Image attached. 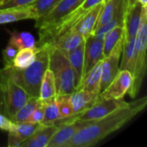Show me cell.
<instances>
[{
  "label": "cell",
  "mask_w": 147,
  "mask_h": 147,
  "mask_svg": "<svg viewBox=\"0 0 147 147\" xmlns=\"http://www.w3.org/2000/svg\"><path fill=\"white\" fill-rule=\"evenodd\" d=\"M143 7H147V0H137Z\"/></svg>",
  "instance_id": "36"
},
{
  "label": "cell",
  "mask_w": 147,
  "mask_h": 147,
  "mask_svg": "<svg viewBox=\"0 0 147 147\" xmlns=\"http://www.w3.org/2000/svg\"><path fill=\"white\" fill-rule=\"evenodd\" d=\"M97 96H98L91 94L83 89L76 90L74 92L70 94L69 100L71 105L73 116L89 108L96 100Z\"/></svg>",
  "instance_id": "18"
},
{
  "label": "cell",
  "mask_w": 147,
  "mask_h": 147,
  "mask_svg": "<svg viewBox=\"0 0 147 147\" xmlns=\"http://www.w3.org/2000/svg\"><path fill=\"white\" fill-rule=\"evenodd\" d=\"M61 0H35L28 8L34 13L36 19H40L47 15Z\"/></svg>",
  "instance_id": "27"
},
{
  "label": "cell",
  "mask_w": 147,
  "mask_h": 147,
  "mask_svg": "<svg viewBox=\"0 0 147 147\" xmlns=\"http://www.w3.org/2000/svg\"><path fill=\"white\" fill-rule=\"evenodd\" d=\"M56 124H58V127L47 147H64L82 127L88 123L79 122L72 117H69L60 119Z\"/></svg>",
  "instance_id": "9"
},
{
  "label": "cell",
  "mask_w": 147,
  "mask_h": 147,
  "mask_svg": "<svg viewBox=\"0 0 147 147\" xmlns=\"http://www.w3.org/2000/svg\"><path fill=\"white\" fill-rule=\"evenodd\" d=\"M84 39L85 38L83 35H81L72 28L66 33L55 39L50 45L55 47L66 54L67 53L78 47L84 40Z\"/></svg>",
  "instance_id": "17"
},
{
  "label": "cell",
  "mask_w": 147,
  "mask_h": 147,
  "mask_svg": "<svg viewBox=\"0 0 147 147\" xmlns=\"http://www.w3.org/2000/svg\"><path fill=\"white\" fill-rule=\"evenodd\" d=\"M27 19H36L34 13L28 6L0 9V24L11 23Z\"/></svg>",
  "instance_id": "19"
},
{
  "label": "cell",
  "mask_w": 147,
  "mask_h": 147,
  "mask_svg": "<svg viewBox=\"0 0 147 147\" xmlns=\"http://www.w3.org/2000/svg\"><path fill=\"white\" fill-rule=\"evenodd\" d=\"M57 127L58 124H40L36 131L21 144L20 147H47Z\"/></svg>",
  "instance_id": "14"
},
{
  "label": "cell",
  "mask_w": 147,
  "mask_h": 147,
  "mask_svg": "<svg viewBox=\"0 0 147 147\" xmlns=\"http://www.w3.org/2000/svg\"><path fill=\"white\" fill-rule=\"evenodd\" d=\"M135 38L122 41V51L120 61V70H127L132 74L134 71L135 62Z\"/></svg>",
  "instance_id": "21"
},
{
  "label": "cell",
  "mask_w": 147,
  "mask_h": 147,
  "mask_svg": "<svg viewBox=\"0 0 147 147\" xmlns=\"http://www.w3.org/2000/svg\"><path fill=\"white\" fill-rule=\"evenodd\" d=\"M123 3L124 0H104L103 5L98 16L97 22L96 24L95 30L110 22L116 14L118 9L123 4Z\"/></svg>",
  "instance_id": "22"
},
{
  "label": "cell",
  "mask_w": 147,
  "mask_h": 147,
  "mask_svg": "<svg viewBox=\"0 0 147 147\" xmlns=\"http://www.w3.org/2000/svg\"><path fill=\"white\" fill-rule=\"evenodd\" d=\"M40 124L33 123H14L13 127L8 132V146L18 147L28 137H30Z\"/></svg>",
  "instance_id": "13"
},
{
  "label": "cell",
  "mask_w": 147,
  "mask_h": 147,
  "mask_svg": "<svg viewBox=\"0 0 147 147\" xmlns=\"http://www.w3.org/2000/svg\"><path fill=\"white\" fill-rule=\"evenodd\" d=\"M103 43L95 35L90 34L84 39V77L100 60L103 59Z\"/></svg>",
  "instance_id": "11"
},
{
  "label": "cell",
  "mask_w": 147,
  "mask_h": 147,
  "mask_svg": "<svg viewBox=\"0 0 147 147\" xmlns=\"http://www.w3.org/2000/svg\"><path fill=\"white\" fill-rule=\"evenodd\" d=\"M30 96L9 76L5 67L0 69V114L10 121Z\"/></svg>",
  "instance_id": "3"
},
{
  "label": "cell",
  "mask_w": 147,
  "mask_h": 147,
  "mask_svg": "<svg viewBox=\"0 0 147 147\" xmlns=\"http://www.w3.org/2000/svg\"><path fill=\"white\" fill-rule=\"evenodd\" d=\"M136 3L137 0H124V15H126Z\"/></svg>",
  "instance_id": "35"
},
{
  "label": "cell",
  "mask_w": 147,
  "mask_h": 147,
  "mask_svg": "<svg viewBox=\"0 0 147 147\" xmlns=\"http://www.w3.org/2000/svg\"><path fill=\"white\" fill-rule=\"evenodd\" d=\"M35 40L32 34L28 32H11L9 44L14 46L18 50L35 46Z\"/></svg>",
  "instance_id": "26"
},
{
  "label": "cell",
  "mask_w": 147,
  "mask_h": 147,
  "mask_svg": "<svg viewBox=\"0 0 147 147\" xmlns=\"http://www.w3.org/2000/svg\"><path fill=\"white\" fill-rule=\"evenodd\" d=\"M39 49L40 47L35 45L33 47H27L18 50L13 59V65L19 69L28 67L34 62Z\"/></svg>",
  "instance_id": "24"
},
{
  "label": "cell",
  "mask_w": 147,
  "mask_h": 147,
  "mask_svg": "<svg viewBox=\"0 0 147 147\" xmlns=\"http://www.w3.org/2000/svg\"><path fill=\"white\" fill-rule=\"evenodd\" d=\"M40 47L34 62L24 69H19L12 65L4 66L12 79L20 85L30 96L39 98L40 88L42 78L48 68L50 44H43Z\"/></svg>",
  "instance_id": "2"
},
{
  "label": "cell",
  "mask_w": 147,
  "mask_h": 147,
  "mask_svg": "<svg viewBox=\"0 0 147 147\" xmlns=\"http://www.w3.org/2000/svg\"><path fill=\"white\" fill-rule=\"evenodd\" d=\"M56 96V89H55V82L52 71L47 68L44 77L42 78L40 88V96L39 100L46 103Z\"/></svg>",
  "instance_id": "23"
},
{
  "label": "cell",
  "mask_w": 147,
  "mask_h": 147,
  "mask_svg": "<svg viewBox=\"0 0 147 147\" xmlns=\"http://www.w3.org/2000/svg\"><path fill=\"white\" fill-rule=\"evenodd\" d=\"M56 100L59 106V111L61 118H69L73 116L71 105L69 100V95L56 96Z\"/></svg>",
  "instance_id": "30"
},
{
  "label": "cell",
  "mask_w": 147,
  "mask_h": 147,
  "mask_svg": "<svg viewBox=\"0 0 147 147\" xmlns=\"http://www.w3.org/2000/svg\"><path fill=\"white\" fill-rule=\"evenodd\" d=\"M124 28L123 25H118L111 29L104 37L103 43V55L104 57L108 56L115 46L123 38Z\"/></svg>",
  "instance_id": "25"
},
{
  "label": "cell",
  "mask_w": 147,
  "mask_h": 147,
  "mask_svg": "<svg viewBox=\"0 0 147 147\" xmlns=\"http://www.w3.org/2000/svg\"><path fill=\"white\" fill-rule=\"evenodd\" d=\"M102 60H100L88 73L84 75L81 87L79 89H83L96 96L100 94V85L102 78Z\"/></svg>",
  "instance_id": "20"
},
{
  "label": "cell",
  "mask_w": 147,
  "mask_h": 147,
  "mask_svg": "<svg viewBox=\"0 0 147 147\" xmlns=\"http://www.w3.org/2000/svg\"><path fill=\"white\" fill-rule=\"evenodd\" d=\"M102 1H103V0H84L83 3H81V5H80L78 8L81 9L82 10L86 11V10L90 9V8L94 7L95 5H96V4H98V3H102Z\"/></svg>",
  "instance_id": "34"
},
{
  "label": "cell",
  "mask_w": 147,
  "mask_h": 147,
  "mask_svg": "<svg viewBox=\"0 0 147 147\" xmlns=\"http://www.w3.org/2000/svg\"><path fill=\"white\" fill-rule=\"evenodd\" d=\"M61 118L59 111V106L56 100V96L52 99L51 101L45 103V113H44V119L41 124L43 125H52L56 124L58 121Z\"/></svg>",
  "instance_id": "28"
},
{
  "label": "cell",
  "mask_w": 147,
  "mask_h": 147,
  "mask_svg": "<svg viewBox=\"0 0 147 147\" xmlns=\"http://www.w3.org/2000/svg\"><path fill=\"white\" fill-rule=\"evenodd\" d=\"M39 102V98L30 96L26 103L16 112L12 121L14 123H23L26 122L34 109L36 108Z\"/></svg>",
  "instance_id": "29"
},
{
  "label": "cell",
  "mask_w": 147,
  "mask_h": 147,
  "mask_svg": "<svg viewBox=\"0 0 147 147\" xmlns=\"http://www.w3.org/2000/svg\"><path fill=\"white\" fill-rule=\"evenodd\" d=\"M17 52H18V49L16 47H15L14 46H12L10 44L7 45V47L2 52L4 66L13 65V59H14V58H15Z\"/></svg>",
  "instance_id": "32"
},
{
  "label": "cell",
  "mask_w": 147,
  "mask_h": 147,
  "mask_svg": "<svg viewBox=\"0 0 147 147\" xmlns=\"http://www.w3.org/2000/svg\"><path fill=\"white\" fill-rule=\"evenodd\" d=\"M44 113H45V103L41 102L39 100V102L36 106V108L34 109L28 119L26 122L28 123H33V124H41L44 119Z\"/></svg>",
  "instance_id": "31"
},
{
  "label": "cell",
  "mask_w": 147,
  "mask_h": 147,
  "mask_svg": "<svg viewBox=\"0 0 147 147\" xmlns=\"http://www.w3.org/2000/svg\"><path fill=\"white\" fill-rule=\"evenodd\" d=\"M103 2L104 0L87 10L73 27V29L79 33L81 35H83L84 38L92 34L95 30L100 11L103 5Z\"/></svg>",
  "instance_id": "12"
},
{
  "label": "cell",
  "mask_w": 147,
  "mask_h": 147,
  "mask_svg": "<svg viewBox=\"0 0 147 147\" xmlns=\"http://www.w3.org/2000/svg\"><path fill=\"white\" fill-rule=\"evenodd\" d=\"M84 40L78 47L66 53V56L74 71L75 90H78L81 87L84 79Z\"/></svg>",
  "instance_id": "16"
},
{
  "label": "cell",
  "mask_w": 147,
  "mask_h": 147,
  "mask_svg": "<svg viewBox=\"0 0 147 147\" xmlns=\"http://www.w3.org/2000/svg\"><path fill=\"white\" fill-rule=\"evenodd\" d=\"M133 83V74L127 70H120L112 82L98 95L100 99L121 100Z\"/></svg>",
  "instance_id": "7"
},
{
  "label": "cell",
  "mask_w": 147,
  "mask_h": 147,
  "mask_svg": "<svg viewBox=\"0 0 147 147\" xmlns=\"http://www.w3.org/2000/svg\"><path fill=\"white\" fill-rule=\"evenodd\" d=\"M142 9L143 6L139 2H137L132 7V9L126 15H124L123 40H128L132 38L136 37L141 19Z\"/></svg>",
  "instance_id": "15"
},
{
  "label": "cell",
  "mask_w": 147,
  "mask_h": 147,
  "mask_svg": "<svg viewBox=\"0 0 147 147\" xmlns=\"http://www.w3.org/2000/svg\"><path fill=\"white\" fill-rule=\"evenodd\" d=\"M14 126V122L5 115L0 114V129L9 132Z\"/></svg>",
  "instance_id": "33"
},
{
  "label": "cell",
  "mask_w": 147,
  "mask_h": 147,
  "mask_svg": "<svg viewBox=\"0 0 147 147\" xmlns=\"http://www.w3.org/2000/svg\"><path fill=\"white\" fill-rule=\"evenodd\" d=\"M127 104V102L121 100H115V99H100L96 98V100L86 109L83 112L79 113L77 115L71 116L74 120L83 122V123H90L91 121H96L100 118L104 117L109 113L115 111V109L123 107Z\"/></svg>",
  "instance_id": "6"
},
{
  "label": "cell",
  "mask_w": 147,
  "mask_h": 147,
  "mask_svg": "<svg viewBox=\"0 0 147 147\" xmlns=\"http://www.w3.org/2000/svg\"><path fill=\"white\" fill-rule=\"evenodd\" d=\"M122 41L123 38L115 46L109 54L104 57L102 60V78L100 85L101 92L112 82V80L115 78L120 71Z\"/></svg>",
  "instance_id": "8"
},
{
  "label": "cell",
  "mask_w": 147,
  "mask_h": 147,
  "mask_svg": "<svg viewBox=\"0 0 147 147\" xmlns=\"http://www.w3.org/2000/svg\"><path fill=\"white\" fill-rule=\"evenodd\" d=\"M83 1L84 0H61L47 15L36 20L35 28H38L40 30L53 25L60 19L76 10Z\"/></svg>",
  "instance_id": "10"
},
{
  "label": "cell",
  "mask_w": 147,
  "mask_h": 147,
  "mask_svg": "<svg viewBox=\"0 0 147 147\" xmlns=\"http://www.w3.org/2000/svg\"><path fill=\"white\" fill-rule=\"evenodd\" d=\"M48 69L53 74L56 96L74 92V71L65 53L51 45Z\"/></svg>",
  "instance_id": "5"
},
{
  "label": "cell",
  "mask_w": 147,
  "mask_h": 147,
  "mask_svg": "<svg viewBox=\"0 0 147 147\" xmlns=\"http://www.w3.org/2000/svg\"><path fill=\"white\" fill-rule=\"evenodd\" d=\"M147 97L127 102L102 118L82 127L64 147H88L99 143L104 138L121 128L146 106Z\"/></svg>",
  "instance_id": "1"
},
{
  "label": "cell",
  "mask_w": 147,
  "mask_h": 147,
  "mask_svg": "<svg viewBox=\"0 0 147 147\" xmlns=\"http://www.w3.org/2000/svg\"><path fill=\"white\" fill-rule=\"evenodd\" d=\"M147 7H143L139 29L135 37V62L133 73V83L127 93L132 98L139 94L142 82L146 74Z\"/></svg>",
  "instance_id": "4"
}]
</instances>
